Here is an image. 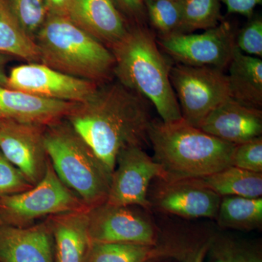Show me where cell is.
Wrapping results in <instances>:
<instances>
[{
	"label": "cell",
	"instance_id": "obj_8",
	"mask_svg": "<svg viewBox=\"0 0 262 262\" xmlns=\"http://www.w3.org/2000/svg\"><path fill=\"white\" fill-rule=\"evenodd\" d=\"M235 39L231 26L223 22L201 34H177L157 42L177 63L225 71L237 48Z\"/></svg>",
	"mask_w": 262,
	"mask_h": 262
},
{
	"label": "cell",
	"instance_id": "obj_6",
	"mask_svg": "<svg viewBox=\"0 0 262 262\" xmlns=\"http://www.w3.org/2000/svg\"><path fill=\"white\" fill-rule=\"evenodd\" d=\"M90 211L60 180L48 161L42 180L28 190L0 198V226L24 227L44 216Z\"/></svg>",
	"mask_w": 262,
	"mask_h": 262
},
{
	"label": "cell",
	"instance_id": "obj_24",
	"mask_svg": "<svg viewBox=\"0 0 262 262\" xmlns=\"http://www.w3.org/2000/svg\"><path fill=\"white\" fill-rule=\"evenodd\" d=\"M146 17L158 39L182 34L181 0H144Z\"/></svg>",
	"mask_w": 262,
	"mask_h": 262
},
{
	"label": "cell",
	"instance_id": "obj_34",
	"mask_svg": "<svg viewBox=\"0 0 262 262\" xmlns=\"http://www.w3.org/2000/svg\"><path fill=\"white\" fill-rule=\"evenodd\" d=\"M8 55L0 53V85L6 86L8 74L5 72V64L7 63Z\"/></svg>",
	"mask_w": 262,
	"mask_h": 262
},
{
	"label": "cell",
	"instance_id": "obj_5",
	"mask_svg": "<svg viewBox=\"0 0 262 262\" xmlns=\"http://www.w3.org/2000/svg\"><path fill=\"white\" fill-rule=\"evenodd\" d=\"M48 159L58 178L90 210L106 203L112 174L66 119L46 127Z\"/></svg>",
	"mask_w": 262,
	"mask_h": 262
},
{
	"label": "cell",
	"instance_id": "obj_21",
	"mask_svg": "<svg viewBox=\"0 0 262 262\" xmlns=\"http://www.w3.org/2000/svg\"><path fill=\"white\" fill-rule=\"evenodd\" d=\"M196 179L222 198H261L262 173H255L232 165L216 173Z\"/></svg>",
	"mask_w": 262,
	"mask_h": 262
},
{
	"label": "cell",
	"instance_id": "obj_23",
	"mask_svg": "<svg viewBox=\"0 0 262 262\" xmlns=\"http://www.w3.org/2000/svg\"><path fill=\"white\" fill-rule=\"evenodd\" d=\"M0 53L40 63L37 45L20 28L7 0H0Z\"/></svg>",
	"mask_w": 262,
	"mask_h": 262
},
{
	"label": "cell",
	"instance_id": "obj_17",
	"mask_svg": "<svg viewBox=\"0 0 262 262\" xmlns=\"http://www.w3.org/2000/svg\"><path fill=\"white\" fill-rule=\"evenodd\" d=\"M48 220L28 227L0 226V262H55Z\"/></svg>",
	"mask_w": 262,
	"mask_h": 262
},
{
	"label": "cell",
	"instance_id": "obj_31",
	"mask_svg": "<svg viewBox=\"0 0 262 262\" xmlns=\"http://www.w3.org/2000/svg\"><path fill=\"white\" fill-rule=\"evenodd\" d=\"M120 13L134 24L144 26L146 13L144 0H112Z\"/></svg>",
	"mask_w": 262,
	"mask_h": 262
},
{
	"label": "cell",
	"instance_id": "obj_28",
	"mask_svg": "<svg viewBox=\"0 0 262 262\" xmlns=\"http://www.w3.org/2000/svg\"><path fill=\"white\" fill-rule=\"evenodd\" d=\"M232 165L255 173H262L261 136L236 145L232 155Z\"/></svg>",
	"mask_w": 262,
	"mask_h": 262
},
{
	"label": "cell",
	"instance_id": "obj_13",
	"mask_svg": "<svg viewBox=\"0 0 262 262\" xmlns=\"http://www.w3.org/2000/svg\"><path fill=\"white\" fill-rule=\"evenodd\" d=\"M148 193L150 206L187 219H215L222 196L196 179L165 182L160 179Z\"/></svg>",
	"mask_w": 262,
	"mask_h": 262
},
{
	"label": "cell",
	"instance_id": "obj_9",
	"mask_svg": "<svg viewBox=\"0 0 262 262\" xmlns=\"http://www.w3.org/2000/svg\"><path fill=\"white\" fill-rule=\"evenodd\" d=\"M91 243L157 245L163 242L160 229L134 206L104 204L90 210Z\"/></svg>",
	"mask_w": 262,
	"mask_h": 262
},
{
	"label": "cell",
	"instance_id": "obj_7",
	"mask_svg": "<svg viewBox=\"0 0 262 262\" xmlns=\"http://www.w3.org/2000/svg\"><path fill=\"white\" fill-rule=\"evenodd\" d=\"M170 80L183 120L194 127L231 97L227 76L220 69L177 63L170 67Z\"/></svg>",
	"mask_w": 262,
	"mask_h": 262
},
{
	"label": "cell",
	"instance_id": "obj_26",
	"mask_svg": "<svg viewBox=\"0 0 262 262\" xmlns=\"http://www.w3.org/2000/svg\"><path fill=\"white\" fill-rule=\"evenodd\" d=\"M7 2L20 28L34 41L49 13L46 0H7Z\"/></svg>",
	"mask_w": 262,
	"mask_h": 262
},
{
	"label": "cell",
	"instance_id": "obj_18",
	"mask_svg": "<svg viewBox=\"0 0 262 262\" xmlns=\"http://www.w3.org/2000/svg\"><path fill=\"white\" fill-rule=\"evenodd\" d=\"M194 253L189 246L168 239L157 245L91 243L84 262H187Z\"/></svg>",
	"mask_w": 262,
	"mask_h": 262
},
{
	"label": "cell",
	"instance_id": "obj_11",
	"mask_svg": "<svg viewBox=\"0 0 262 262\" xmlns=\"http://www.w3.org/2000/svg\"><path fill=\"white\" fill-rule=\"evenodd\" d=\"M161 178V168L143 148H125L117 155L105 203L115 206H140L149 210L150 184Z\"/></svg>",
	"mask_w": 262,
	"mask_h": 262
},
{
	"label": "cell",
	"instance_id": "obj_1",
	"mask_svg": "<svg viewBox=\"0 0 262 262\" xmlns=\"http://www.w3.org/2000/svg\"><path fill=\"white\" fill-rule=\"evenodd\" d=\"M66 120L113 174L122 149H144L149 143L153 119L145 98L117 81H108L98 85L88 101L78 103Z\"/></svg>",
	"mask_w": 262,
	"mask_h": 262
},
{
	"label": "cell",
	"instance_id": "obj_29",
	"mask_svg": "<svg viewBox=\"0 0 262 262\" xmlns=\"http://www.w3.org/2000/svg\"><path fill=\"white\" fill-rule=\"evenodd\" d=\"M33 186L0 151V198L28 190Z\"/></svg>",
	"mask_w": 262,
	"mask_h": 262
},
{
	"label": "cell",
	"instance_id": "obj_27",
	"mask_svg": "<svg viewBox=\"0 0 262 262\" xmlns=\"http://www.w3.org/2000/svg\"><path fill=\"white\" fill-rule=\"evenodd\" d=\"M212 262H262L261 251L249 245L220 239L208 244Z\"/></svg>",
	"mask_w": 262,
	"mask_h": 262
},
{
	"label": "cell",
	"instance_id": "obj_2",
	"mask_svg": "<svg viewBox=\"0 0 262 262\" xmlns=\"http://www.w3.org/2000/svg\"><path fill=\"white\" fill-rule=\"evenodd\" d=\"M115 58L114 77L155 106L164 122L182 119L170 80V62L160 51L155 34L145 26L130 27L110 48Z\"/></svg>",
	"mask_w": 262,
	"mask_h": 262
},
{
	"label": "cell",
	"instance_id": "obj_4",
	"mask_svg": "<svg viewBox=\"0 0 262 262\" xmlns=\"http://www.w3.org/2000/svg\"><path fill=\"white\" fill-rule=\"evenodd\" d=\"M40 63L67 75L101 84L114 77L110 48L67 15L48 14L34 39Z\"/></svg>",
	"mask_w": 262,
	"mask_h": 262
},
{
	"label": "cell",
	"instance_id": "obj_35",
	"mask_svg": "<svg viewBox=\"0 0 262 262\" xmlns=\"http://www.w3.org/2000/svg\"><path fill=\"white\" fill-rule=\"evenodd\" d=\"M159 262H160V261H159Z\"/></svg>",
	"mask_w": 262,
	"mask_h": 262
},
{
	"label": "cell",
	"instance_id": "obj_12",
	"mask_svg": "<svg viewBox=\"0 0 262 262\" xmlns=\"http://www.w3.org/2000/svg\"><path fill=\"white\" fill-rule=\"evenodd\" d=\"M45 129L41 125L0 120V151L32 186L42 180L49 161Z\"/></svg>",
	"mask_w": 262,
	"mask_h": 262
},
{
	"label": "cell",
	"instance_id": "obj_10",
	"mask_svg": "<svg viewBox=\"0 0 262 262\" xmlns=\"http://www.w3.org/2000/svg\"><path fill=\"white\" fill-rule=\"evenodd\" d=\"M98 85L42 63L28 62L10 70L5 87L48 99L81 103L94 95Z\"/></svg>",
	"mask_w": 262,
	"mask_h": 262
},
{
	"label": "cell",
	"instance_id": "obj_32",
	"mask_svg": "<svg viewBox=\"0 0 262 262\" xmlns=\"http://www.w3.org/2000/svg\"><path fill=\"white\" fill-rule=\"evenodd\" d=\"M220 2L227 6L228 13L250 17L256 7L261 4L262 0H220Z\"/></svg>",
	"mask_w": 262,
	"mask_h": 262
},
{
	"label": "cell",
	"instance_id": "obj_22",
	"mask_svg": "<svg viewBox=\"0 0 262 262\" xmlns=\"http://www.w3.org/2000/svg\"><path fill=\"white\" fill-rule=\"evenodd\" d=\"M215 219L224 229L251 231L261 228L262 198L222 196Z\"/></svg>",
	"mask_w": 262,
	"mask_h": 262
},
{
	"label": "cell",
	"instance_id": "obj_33",
	"mask_svg": "<svg viewBox=\"0 0 262 262\" xmlns=\"http://www.w3.org/2000/svg\"><path fill=\"white\" fill-rule=\"evenodd\" d=\"M48 14L67 15L72 0H46Z\"/></svg>",
	"mask_w": 262,
	"mask_h": 262
},
{
	"label": "cell",
	"instance_id": "obj_15",
	"mask_svg": "<svg viewBox=\"0 0 262 262\" xmlns=\"http://www.w3.org/2000/svg\"><path fill=\"white\" fill-rule=\"evenodd\" d=\"M77 104L0 85V120L46 127L67 119Z\"/></svg>",
	"mask_w": 262,
	"mask_h": 262
},
{
	"label": "cell",
	"instance_id": "obj_25",
	"mask_svg": "<svg viewBox=\"0 0 262 262\" xmlns=\"http://www.w3.org/2000/svg\"><path fill=\"white\" fill-rule=\"evenodd\" d=\"M182 34L216 27L220 21V0H181Z\"/></svg>",
	"mask_w": 262,
	"mask_h": 262
},
{
	"label": "cell",
	"instance_id": "obj_20",
	"mask_svg": "<svg viewBox=\"0 0 262 262\" xmlns=\"http://www.w3.org/2000/svg\"><path fill=\"white\" fill-rule=\"evenodd\" d=\"M231 98L249 107L262 106V61L236 48L227 67Z\"/></svg>",
	"mask_w": 262,
	"mask_h": 262
},
{
	"label": "cell",
	"instance_id": "obj_30",
	"mask_svg": "<svg viewBox=\"0 0 262 262\" xmlns=\"http://www.w3.org/2000/svg\"><path fill=\"white\" fill-rule=\"evenodd\" d=\"M236 46L248 56L262 57V20L255 18L249 22L237 35Z\"/></svg>",
	"mask_w": 262,
	"mask_h": 262
},
{
	"label": "cell",
	"instance_id": "obj_14",
	"mask_svg": "<svg viewBox=\"0 0 262 262\" xmlns=\"http://www.w3.org/2000/svg\"><path fill=\"white\" fill-rule=\"evenodd\" d=\"M198 128L234 145L262 135V111L229 97L215 108Z\"/></svg>",
	"mask_w": 262,
	"mask_h": 262
},
{
	"label": "cell",
	"instance_id": "obj_3",
	"mask_svg": "<svg viewBox=\"0 0 262 262\" xmlns=\"http://www.w3.org/2000/svg\"><path fill=\"white\" fill-rule=\"evenodd\" d=\"M153 160L165 182L201 178L232 165L235 145L192 126L183 119L152 120L148 131Z\"/></svg>",
	"mask_w": 262,
	"mask_h": 262
},
{
	"label": "cell",
	"instance_id": "obj_19",
	"mask_svg": "<svg viewBox=\"0 0 262 262\" xmlns=\"http://www.w3.org/2000/svg\"><path fill=\"white\" fill-rule=\"evenodd\" d=\"M89 211L49 216L55 245V262H84L91 244L88 231Z\"/></svg>",
	"mask_w": 262,
	"mask_h": 262
},
{
	"label": "cell",
	"instance_id": "obj_16",
	"mask_svg": "<svg viewBox=\"0 0 262 262\" xmlns=\"http://www.w3.org/2000/svg\"><path fill=\"white\" fill-rule=\"evenodd\" d=\"M67 16L110 49L130 29L112 0H72Z\"/></svg>",
	"mask_w": 262,
	"mask_h": 262
}]
</instances>
